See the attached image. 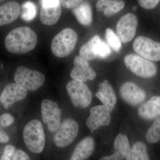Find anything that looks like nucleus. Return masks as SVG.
<instances>
[{
	"label": "nucleus",
	"instance_id": "f257e3e1",
	"mask_svg": "<svg viewBox=\"0 0 160 160\" xmlns=\"http://www.w3.org/2000/svg\"><path fill=\"white\" fill-rule=\"evenodd\" d=\"M36 32L27 26L12 29L6 36L5 46L9 52L24 54L33 50L38 43Z\"/></svg>",
	"mask_w": 160,
	"mask_h": 160
},
{
	"label": "nucleus",
	"instance_id": "f03ea898",
	"mask_svg": "<svg viewBox=\"0 0 160 160\" xmlns=\"http://www.w3.org/2000/svg\"><path fill=\"white\" fill-rule=\"evenodd\" d=\"M23 139L28 149L34 153L42 152L46 143L45 132L42 123L32 120L27 123L23 132Z\"/></svg>",
	"mask_w": 160,
	"mask_h": 160
},
{
	"label": "nucleus",
	"instance_id": "7ed1b4c3",
	"mask_svg": "<svg viewBox=\"0 0 160 160\" xmlns=\"http://www.w3.org/2000/svg\"><path fill=\"white\" fill-rule=\"evenodd\" d=\"M78 39L75 31L71 28H65L53 38L51 42V51L58 58L68 56L74 50Z\"/></svg>",
	"mask_w": 160,
	"mask_h": 160
},
{
	"label": "nucleus",
	"instance_id": "20e7f679",
	"mask_svg": "<svg viewBox=\"0 0 160 160\" xmlns=\"http://www.w3.org/2000/svg\"><path fill=\"white\" fill-rule=\"evenodd\" d=\"M66 89L72 105L75 107L84 109L91 104L92 93L85 83L72 80L67 83Z\"/></svg>",
	"mask_w": 160,
	"mask_h": 160
},
{
	"label": "nucleus",
	"instance_id": "39448f33",
	"mask_svg": "<svg viewBox=\"0 0 160 160\" xmlns=\"http://www.w3.org/2000/svg\"><path fill=\"white\" fill-rule=\"evenodd\" d=\"M14 80L27 90L35 91L43 86L45 82V77L40 72L20 66L16 70Z\"/></svg>",
	"mask_w": 160,
	"mask_h": 160
},
{
	"label": "nucleus",
	"instance_id": "423d86ee",
	"mask_svg": "<svg viewBox=\"0 0 160 160\" xmlns=\"http://www.w3.org/2000/svg\"><path fill=\"white\" fill-rule=\"evenodd\" d=\"M124 62L130 71L141 77H152L157 72V68L154 63L138 55H127Z\"/></svg>",
	"mask_w": 160,
	"mask_h": 160
},
{
	"label": "nucleus",
	"instance_id": "0eeeda50",
	"mask_svg": "<svg viewBox=\"0 0 160 160\" xmlns=\"http://www.w3.org/2000/svg\"><path fill=\"white\" fill-rule=\"evenodd\" d=\"M110 48L98 35H95L81 47L79 56L88 61L96 58H105L111 54Z\"/></svg>",
	"mask_w": 160,
	"mask_h": 160
},
{
	"label": "nucleus",
	"instance_id": "6e6552de",
	"mask_svg": "<svg viewBox=\"0 0 160 160\" xmlns=\"http://www.w3.org/2000/svg\"><path fill=\"white\" fill-rule=\"evenodd\" d=\"M78 131L79 125L75 120L66 119L55 132L53 137L55 145L59 148L67 147L75 139Z\"/></svg>",
	"mask_w": 160,
	"mask_h": 160
},
{
	"label": "nucleus",
	"instance_id": "1a4fd4ad",
	"mask_svg": "<svg viewBox=\"0 0 160 160\" xmlns=\"http://www.w3.org/2000/svg\"><path fill=\"white\" fill-rule=\"evenodd\" d=\"M41 112L44 123L50 132H54L61 125L62 111L57 103L49 99L43 100L41 104Z\"/></svg>",
	"mask_w": 160,
	"mask_h": 160
},
{
	"label": "nucleus",
	"instance_id": "9d476101",
	"mask_svg": "<svg viewBox=\"0 0 160 160\" xmlns=\"http://www.w3.org/2000/svg\"><path fill=\"white\" fill-rule=\"evenodd\" d=\"M133 49L139 55L149 61H160V43L146 37H138L133 43Z\"/></svg>",
	"mask_w": 160,
	"mask_h": 160
},
{
	"label": "nucleus",
	"instance_id": "9b49d317",
	"mask_svg": "<svg viewBox=\"0 0 160 160\" xmlns=\"http://www.w3.org/2000/svg\"><path fill=\"white\" fill-rule=\"evenodd\" d=\"M138 25L137 18L133 13H127L120 18L116 25V33L121 42L128 43L133 38Z\"/></svg>",
	"mask_w": 160,
	"mask_h": 160
},
{
	"label": "nucleus",
	"instance_id": "f8f14e48",
	"mask_svg": "<svg viewBox=\"0 0 160 160\" xmlns=\"http://www.w3.org/2000/svg\"><path fill=\"white\" fill-rule=\"evenodd\" d=\"M110 112L104 105L92 107L86 120V126L91 132L102 126H108L111 120Z\"/></svg>",
	"mask_w": 160,
	"mask_h": 160
},
{
	"label": "nucleus",
	"instance_id": "ddd939ff",
	"mask_svg": "<svg viewBox=\"0 0 160 160\" xmlns=\"http://www.w3.org/2000/svg\"><path fill=\"white\" fill-rule=\"evenodd\" d=\"M27 89L17 83L8 84L3 89L1 96V102L6 109L11 108L17 102L26 98Z\"/></svg>",
	"mask_w": 160,
	"mask_h": 160
},
{
	"label": "nucleus",
	"instance_id": "4468645a",
	"mask_svg": "<svg viewBox=\"0 0 160 160\" xmlns=\"http://www.w3.org/2000/svg\"><path fill=\"white\" fill-rule=\"evenodd\" d=\"M119 92L122 99L132 106L139 105L145 101L146 97L145 91L132 82H126L122 84Z\"/></svg>",
	"mask_w": 160,
	"mask_h": 160
},
{
	"label": "nucleus",
	"instance_id": "2eb2a0df",
	"mask_svg": "<svg viewBox=\"0 0 160 160\" xmlns=\"http://www.w3.org/2000/svg\"><path fill=\"white\" fill-rule=\"evenodd\" d=\"M73 65L70 74L72 79L84 82L95 78L96 73L89 66L87 60L80 56H76L73 60Z\"/></svg>",
	"mask_w": 160,
	"mask_h": 160
},
{
	"label": "nucleus",
	"instance_id": "dca6fc26",
	"mask_svg": "<svg viewBox=\"0 0 160 160\" xmlns=\"http://www.w3.org/2000/svg\"><path fill=\"white\" fill-rule=\"evenodd\" d=\"M96 96L109 111L113 110L117 99L113 88L108 81H104L100 83Z\"/></svg>",
	"mask_w": 160,
	"mask_h": 160
},
{
	"label": "nucleus",
	"instance_id": "f3484780",
	"mask_svg": "<svg viewBox=\"0 0 160 160\" xmlns=\"http://www.w3.org/2000/svg\"><path fill=\"white\" fill-rule=\"evenodd\" d=\"M21 13V6L18 2L11 1L0 6V26L15 21Z\"/></svg>",
	"mask_w": 160,
	"mask_h": 160
},
{
	"label": "nucleus",
	"instance_id": "a211bd4d",
	"mask_svg": "<svg viewBox=\"0 0 160 160\" xmlns=\"http://www.w3.org/2000/svg\"><path fill=\"white\" fill-rule=\"evenodd\" d=\"M94 139L87 137L78 143L72 152L70 160H86L90 157L95 149Z\"/></svg>",
	"mask_w": 160,
	"mask_h": 160
},
{
	"label": "nucleus",
	"instance_id": "6ab92c4d",
	"mask_svg": "<svg viewBox=\"0 0 160 160\" xmlns=\"http://www.w3.org/2000/svg\"><path fill=\"white\" fill-rule=\"evenodd\" d=\"M138 114L145 120H152L160 116V97L154 96L139 107Z\"/></svg>",
	"mask_w": 160,
	"mask_h": 160
},
{
	"label": "nucleus",
	"instance_id": "aec40b11",
	"mask_svg": "<svg viewBox=\"0 0 160 160\" xmlns=\"http://www.w3.org/2000/svg\"><path fill=\"white\" fill-rule=\"evenodd\" d=\"M61 13L62 8L60 4L56 6H42L40 10V20L44 25L52 26L59 20Z\"/></svg>",
	"mask_w": 160,
	"mask_h": 160
},
{
	"label": "nucleus",
	"instance_id": "412c9836",
	"mask_svg": "<svg viewBox=\"0 0 160 160\" xmlns=\"http://www.w3.org/2000/svg\"><path fill=\"white\" fill-rule=\"evenodd\" d=\"M125 6L122 0H98L96 8L98 11L102 12L106 16L110 17L121 11Z\"/></svg>",
	"mask_w": 160,
	"mask_h": 160
},
{
	"label": "nucleus",
	"instance_id": "4be33fe9",
	"mask_svg": "<svg viewBox=\"0 0 160 160\" xmlns=\"http://www.w3.org/2000/svg\"><path fill=\"white\" fill-rule=\"evenodd\" d=\"M72 11L80 24L84 26L91 25L92 20V9L89 3L82 2L72 9Z\"/></svg>",
	"mask_w": 160,
	"mask_h": 160
},
{
	"label": "nucleus",
	"instance_id": "5701e85b",
	"mask_svg": "<svg viewBox=\"0 0 160 160\" xmlns=\"http://www.w3.org/2000/svg\"><path fill=\"white\" fill-rule=\"evenodd\" d=\"M126 160H149L147 147L142 142L133 144Z\"/></svg>",
	"mask_w": 160,
	"mask_h": 160
},
{
	"label": "nucleus",
	"instance_id": "b1692460",
	"mask_svg": "<svg viewBox=\"0 0 160 160\" xmlns=\"http://www.w3.org/2000/svg\"><path fill=\"white\" fill-rule=\"evenodd\" d=\"M113 146L115 151L119 152L124 158H128L131 148L128 138L126 135L122 133L118 135L114 140Z\"/></svg>",
	"mask_w": 160,
	"mask_h": 160
},
{
	"label": "nucleus",
	"instance_id": "393cba45",
	"mask_svg": "<svg viewBox=\"0 0 160 160\" xmlns=\"http://www.w3.org/2000/svg\"><path fill=\"white\" fill-rule=\"evenodd\" d=\"M146 141L149 143H156L160 140V116L157 118L146 135Z\"/></svg>",
	"mask_w": 160,
	"mask_h": 160
},
{
	"label": "nucleus",
	"instance_id": "a878e982",
	"mask_svg": "<svg viewBox=\"0 0 160 160\" xmlns=\"http://www.w3.org/2000/svg\"><path fill=\"white\" fill-rule=\"evenodd\" d=\"M21 18L26 22H30L35 18L37 15V8L35 5L30 1L23 3L22 6Z\"/></svg>",
	"mask_w": 160,
	"mask_h": 160
},
{
	"label": "nucleus",
	"instance_id": "bb28decb",
	"mask_svg": "<svg viewBox=\"0 0 160 160\" xmlns=\"http://www.w3.org/2000/svg\"><path fill=\"white\" fill-rule=\"evenodd\" d=\"M105 37L107 43L112 49L116 52H118L122 49V42L117 35L112 29L107 28L106 30Z\"/></svg>",
	"mask_w": 160,
	"mask_h": 160
},
{
	"label": "nucleus",
	"instance_id": "cd10ccee",
	"mask_svg": "<svg viewBox=\"0 0 160 160\" xmlns=\"http://www.w3.org/2000/svg\"><path fill=\"white\" fill-rule=\"evenodd\" d=\"M14 122V118L9 113H4L0 116V127H8L11 126Z\"/></svg>",
	"mask_w": 160,
	"mask_h": 160
},
{
	"label": "nucleus",
	"instance_id": "c85d7f7f",
	"mask_svg": "<svg viewBox=\"0 0 160 160\" xmlns=\"http://www.w3.org/2000/svg\"><path fill=\"white\" fill-rule=\"evenodd\" d=\"M160 0H138L140 6L146 9H154L159 2Z\"/></svg>",
	"mask_w": 160,
	"mask_h": 160
},
{
	"label": "nucleus",
	"instance_id": "c756f323",
	"mask_svg": "<svg viewBox=\"0 0 160 160\" xmlns=\"http://www.w3.org/2000/svg\"><path fill=\"white\" fill-rule=\"evenodd\" d=\"M83 0H59L61 5L66 9H73L78 6Z\"/></svg>",
	"mask_w": 160,
	"mask_h": 160
},
{
	"label": "nucleus",
	"instance_id": "7c9ffc66",
	"mask_svg": "<svg viewBox=\"0 0 160 160\" xmlns=\"http://www.w3.org/2000/svg\"><path fill=\"white\" fill-rule=\"evenodd\" d=\"M12 160H31L29 156L25 152L21 149L16 151L12 156Z\"/></svg>",
	"mask_w": 160,
	"mask_h": 160
},
{
	"label": "nucleus",
	"instance_id": "2f4dec72",
	"mask_svg": "<svg viewBox=\"0 0 160 160\" xmlns=\"http://www.w3.org/2000/svg\"><path fill=\"white\" fill-rule=\"evenodd\" d=\"M124 158L119 152L114 151L110 156H106L101 158L99 160H123Z\"/></svg>",
	"mask_w": 160,
	"mask_h": 160
},
{
	"label": "nucleus",
	"instance_id": "473e14b6",
	"mask_svg": "<svg viewBox=\"0 0 160 160\" xmlns=\"http://www.w3.org/2000/svg\"><path fill=\"white\" fill-rule=\"evenodd\" d=\"M16 152L15 148L12 145H8L5 147L4 149V154L6 155L9 157L13 156Z\"/></svg>",
	"mask_w": 160,
	"mask_h": 160
},
{
	"label": "nucleus",
	"instance_id": "72a5a7b5",
	"mask_svg": "<svg viewBox=\"0 0 160 160\" xmlns=\"http://www.w3.org/2000/svg\"><path fill=\"white\" fill-rule=\"evenodd\" d=\"M42 6H56L60 4L59 0H42Z\"/></svg>",
	"mask_w": 160,
	"mask_h": 160
},
{
	"label": "nucleus",
	"instance_id": "f704fd0d",
	"mask_svg": "<svg viewBox=\"0 0 160 160\" xmlns=\"http://www.w3.org/2000/svg\"><path fill=\"white\" fill-rule=\"evenodd\" d=\"M9 140V136L0 127V143H7Z\"/></svg>",
	"mask_w": 160,
	"mask_h": 160
},
{
	"label": "nucleus",
	"instance_id": "c9c22d12",
	"mask_svg": "<svg viewBox=\"0 0 160 160\" xmlns=\"http://www.w3.org/2000/svg\"><path fill=\"white\" fill-rule=\"evenodd\" d=\"M0 160H10V158L6 155L3 154L2 157H1Z\"/></svg>",
	"mask_w": 160,
	"mask_h": 160
},
{
	"label": "nucleus",
	"instance_id": "e433bc0d",
	"mask_svg": "<svg viewBox=\"0 0 160 160\" xmlns=\"http://www.w3.org/2000/svg\"><path fill=\"white\" fill-rule=\"evenodd\" d=\"M0 103H1V96H0Z\"/></svg>",
	"mask_w": 160,
	"mask_h": 160
}]
</instances>
